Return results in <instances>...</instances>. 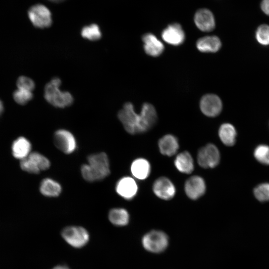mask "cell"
Returning a JSON list of instances; mask_svg holds the SVG:
<instances>
[{
	"mask_svg": "<svg viewBox=\"0 0 269 269\" xmlns=\"http://www.w3.org/2000/svg\"><path fill=\"white\" fill-rule=\"evenodd\" d=\"M118 118L127 133L136 134L150 130L155 125L157 116L155 108L151 104L144 103L140 112L137 113L133 104L127 102L119 111Z\"/></svg>",
	"mask_w": 269,
	"mask_h": 269,
	"instance_id": "1",
	"label": "cell"
},
{
	"mask_svg": "<svg viewBox=\"0 0 269 269\" xmlns=\"http://www.w3.org/2000/svg\"><path fill=\"white\" fill-rule=\"evenodd\" d=\"M87 161L80 169L82 176L86 181L93 182L101 180L110 174L109 159L106 153L91 154L87 157Z\"/></svg>",
	"mask_w": 269,
	"mask_h": 269,
	"instance_id": "2",
	"label": "cell"
},
{
	"mask_svg": "<svg viewBox=\"0 0 269 269\" xmlns=\"http://www.w3.org/2000/svg\"><path fill=\"white\" fill-rule=\"evenodd\" d=\"M61 85L60 78L55 77L52 79L44 87V96L47 102L51 105L64 108L71 105L74 98L70 93L60 89Z\"/></svg>",
	"mask_w": 269,
	"mask_h": 269,
	"instance_id": "3",
	"label": "cell"
},
{
	"mask_svg": "<svg viewBox=\"0 0 269 269\" xmlns=\"http://www.w3.org/2000/svg\"><path fill=\"white\" fill-rule=\"evenodd\" d=\"M169 239L167 234L160 230H152L142 238L141 243L147 251L159 254L164 251L168 247Z\"/></svg>",
	"mask_w": 269,
	"mask_h": 269,
	"instance_id": "4",
	"label": "cell"
},
{
	"mask_svg": "<svg viewBox=\"0 0 269 269\" xmlns=\"http://www.w3.org/2000/svg\"><path fill=\"white\" fill-rule=\"evenodd\" d=\"M27 15L32 25L36 28H47L52 24L51 12L43 4L36 3L31 5L27 10Z\"/></svg>",
	"mask_w": 269,
	"mask_h": 269,
	"instance_id": "5",
	"label": "cell"
},
{
	"mask_svg": "<svg viewBox=\"0 0 269 269\" xmlns=\"http://www.w3.org/2000/svg\"><path fill=\"white\" fill-rule=\"evenodd\" d=\"M61 236L69 245L75 248H81L85 246L90 238L86 229L77 226L64 228L61 232Z\"/></svg>",
	"mask_w": 269,
	"mask_h": 269,
	"instance_id": "6",
	"label": "cell"
},
{
	"mask_svg": "<svg viewBox=\"0 0 269 269\" xmlns=\"http://www.w3.org/2000/svg\"><path fill=\"white\" fill-rule=\"evenodd\" d=\"M220 158L219 149L216 145L211 143L201 147L197 153V163L204 168L216 167L219 164Z\"/></svg>",
	"mask_w": 269,
	"mask_h": 269,
	"instance_id": "7",
	"label": "cell"
},
{
	"mask_svg": "<svg viewBox=\"0 0 269 269\" xmlns=\"http://www.w3.org/2000/svg\"><path fill=\"white\" fill-rule=\"evenodd\" d=\"M21 168L27 172L38 174L48 169L50 166L49 160L38 152H32L25 158L20 160Z\"/></svg>",
	"mask_w": 269,
	"mask_h": 269,
	"instance_id": "8",
	"label": "cell"
},
{
	"mask_svg": "<svg viewBox=\"0 0 269 269\" xmlns=\"http://www.w3.org/2000/svg\"><path fill=\"white\" fill-rule=\"evenodd\" d=\"M56 147L65 154H71L77 149V144L73 134L65 129H59L54 134Z\"/></svg>",
	"mask_w": 269,
	"mask_h": 269,
	"instance_id": "9",
	"label": "cell"
},
{
	"mask_svg": "<svg viewBox=\"0 0 269 269\" xmlns=\"http://www.w3.org/2000/svg\"><path fill=\"white\" fill-rule=\"evenodd\" d=\"M117 193L126 200H131L137 194L138 187L135 179L126 176L120 178L115 186Z\"/></svg>",
	"mask_w": 269,
	"mask_h": 269,
	"instance_id": "10",
	"label": "cell"
},
{
	"mask_svg": "<svg viewBox=\"0 0 269 269\" xmlns=\"http://www.w3.org/2000/svg\"><path fill=\"white\" fill-rule=\"evenodd\" d=\"M152 191L158 198L169 200L176 194V188L173 182L167 177L162 176L156 179L152 185Z\"/></svg>",
	"mask_w": 269,
	"mask_h": 269,
	"instance_id": "11",
	"label": "cell"
},
{
	"mask_svg": "<svg viewBox=\"0 0 269 269\" xmlns=\"http://www.w3.org/2000/svg\"><path fill=\"white\" fill-rule=\"evenodd\" d=\"M222 102L220 98L213 94L204 95L200 102L201 112L209 117H215L218 116L222 111Z\"/></svg>",
	"mask_w": 269,
	"mask_h": 269,
	"instance_id": "12",
	"label": "cell"
},
{
	"mask_svg": "<svg viewBox=\"0 0 269 269\" xmlns=\"http://www.w3.org/2000/svg\"><path fill=\"white\" fill-rule=\"evenodd\" d=\"M206 185L204 179L198 175L189 178L184 184V191L187 196L195 200L201 197L205 193Z\"/></svg>",
	"mask_w": 269,
	"mask_h": 269,
	"instance_id": "13",
	"label": "cell"
},
{
	"mask_svg": "<svg viewBox=\"0 0 269 269\" xmlns=\"http://www.w3.org/2000/svg\"><path fill=\"white\" fill-rule=\"evenodd\" d=\"M161 37L166 43L173 46H178L184 42L185 34L180 24L173 23L168 25L162 30Z\"/></svg>",
	"mask_w": 269,
	"mask_h": 269,
	"instance_id": "14",
	"label": "cell"
},
{
	"mask_svg": "<svg viewBox=\"0 0 269 269\" xmlns=\"http://www.w3.org/2000/svg\"><path fill=\"white\" fill-rule=\"evenodd\" d=\"M194 23L202 31L210 32L215 27V20L213 13L208 9H198L194 16Z\"/></svg>",
	"mask_w": 269,
	"mask_h": 269,
	"instance_id": "15",
	"label": "cell"
},
{
	"mask_svg": "<svg viewBox=\"0 0 269 269\" xmlns=\"http://www.w3.org/2000/svg\"><path fill=\"white\" fill-rule=\"evenodd\" d=\"M142 40L143 49L146 54L152 57H158L164 51V46L155 35L151 33L143 35Z\"/></svg>",
	"mask_w": 269,
	"mask_h": 269,
	"instance_id": "16",
	"label": "cell"
},
{
	"mask_svg": "<svg viewBox=\"0 0 269 269\" xmlns=\"http://www.w3.org/2000/svg\"><path fill=\"white\" fill-rule=\"evenodd\" d=\"M151 165L145 158L138 157L131 163L130 171L133 176L138 180H143L148 177L151 173Z\"/></svg>",
	"mask_w": 269,
	"mask_h": 269,
	"instance_id": "17",
	"label": "cell"
},
{
	"mask_svg": "<svg viewBox=\"0 0 269 269\" xmlns=\"http://www.w3.org/2000/svg\"><path fill=\"white\" fill-rule=\"evenodd\" d=\"M158 146L160 152L162 155L171 156L176 153L179 144L175 136L171 134H167L159 139Z\"/></svg>",
	"mask_w": 269,
	"mask_h": 269,
	"instance_id": "18",
	"label": "cell"
},
{
	"mask_svg": "<svg viewBox=\"0 0 269 269\" xmlns=\"http://www.w3.org/2000/svg\"><path fill=\"white\" fill-rule=\"evenodd\" d=\"M198 50L204 53H214L221 48L222 44L220 38L215 35L202 37L196 43Z\"/></svg>",
	"mask_w": 269,
	"mask_h": 269,
	"instance_id": "19",
	"label": "cell"
},
{
	"mask_svg": "<svg viewBox=\"0 0 269 269\" xmlns=\"http://www.w3.org/2000/svg\"><path fill=\"white\" fill-rule=\"evenodd\" d=\"M176 168L182 173L190 174L194 169L193 159L187 151H182L176 156L174 161Z\"/></svg>",
	"mask_w": 269,
	"mask_h": 269,
	"instance_id": "20",
	"label": "cell"
},
{
	"mask_svg": "<svg viewBox=\"0 0 269 269\" xmlns=\"http://www.w3.org/2000/svg\"><path fill=\"white\" fill-rule=\"evenodd\" d=\"M31 144L25 137L20 136L13 141L11 150L13 156L19 159L26 157L31 152Z\"/></svg>",
	"mask_w": 269,
	"mask_h": 269,
	"instance_id": "21",
	"label": "cell"
},
{
	"mask_svg": "<svg viewBox=\"0 0 269 269\" xmlns=\"http://www.w3.org/2000/svg\"><path fill=\"white\" fill-rule=\"evenodd\" d=\"M62 187L56 180L50 178L43 179L40 184L39 191L44 196L48 197H56L61 193Z\"/></svg>",
	"mask_w": 269,
	"mask_h": 269,
	"instance_id": "22",
	"label": "cell"
},
{
	"mask_svg": "<svg viewBox=\"0 0 269 269\" xmlns=\"http://www.w3.org/2000/svg\"><path fill=\"white\" fill-rule=\"evenodd\" d=\"M218 135L221 142L226 146H233L236 142L237 132L231 124H222L218 131Z\"/></svg>",
	"mask_w": 269,
	"mask_h": 269,
	"instance_id": "23",
	"label": "cell"
},
{
	"mask_svg": "<svg viewBox=\"0 0 269 269\" xmlns=\"http://www.w3.org/2000/svg\"><path fill=\"white\" fill-rule=\"evenodd\" d=\"M108 218L110 222L116 226H125L130 221V214L124 208H114L109 212Z\"/></svg>",
	"mask_w": 269,
	"mask_h": 269,
	"instance_id": "24",
	"label": "cell"
},
{
	"mask_svg": "<svg viewBox=\"0 0 269 269\" xmlns=\"http://www.w3.org/2000/svg\"><path fill=\"white\" fill-rule=\"evenodd\" d=\"M81 36L91 41H96L102 37V32L99 26L95 23L83 27L81 31Z\"/></svg>",
	"mask_w": 269,
	"mask_h": 269,
	"instance_id": "25",
	"label": "cell"
},
{
	"mask_svg": "<svg viewBox=\"0 0 269 269\" xmlns=\"http://www.w3.org/2000/svg\"><path fill=\"white\" fill-rule=\"evenodd\" d=\"M254 156L260 162L269 164V146L267 145H260L255 150Z\"/></svg>",
	"mask_w": 269,
	"mask_h": 269,
	"instance_id": "26",
	"label": "cell"
},
{
	"mask_svg": "<svg viewBox=\"0 0 269 269\" xmlns=\"http://www.w3.org/2000/svg\"><path fill=\"white\" fill-rule=\"evenodd\" d=\"M258 42L263 45H269V25L262 24L259 26L256 32Z\"/></svg>",
	"mask_w": 269,
	"mask_h": 269,
	"instance_id": "27",
	"label": "cell"
},
{
	"mask_svg": "<svg viewBox=\"0 0 269 269\" xmlns=\"http://www.w3.org/2000/svg\"><path fill=\"white\" fill-rule=\"evenodd\" d=\"M14 101L20 105H24L33 98L31 91L21 89H17L13 94Z\"/></svg>",
	"mask_w": 269,
	"mask_h": 269,
	"instance_id": "28",
	"label": "cell"
},
{
	"mask_svg": "<svg viewBox=\"0 0 269 269\" xmlns=\"http://www.w3.org/2000/svg\"><path fill=\"white\" fill-rule=\"evenodd\" d=\"M256 198L260 201L269 200V184L263 183L257 186L254 191Z\"/></svg>",
	"mask_w": 269,
	"mask_h": 269,
	"instance_id": "29",
	"label": "cell"
},
{
	"mask_svg": "<svg viewBox=\"0 0 269 269\" xmlns=\"http://www.w3.org/2000/svg\"><path fill=\"white\" fill-rule=\"evenodd\" d=\"M17 88L31 91L35 88L34 81L30 78L26 76H20L17 80Z\"/></svg>",
	"mask_w": 269,
	"mask_h": 269,
	"instance_id": "30",
	"label": "cell"
},
{
	"mask_svg": "<svg viewBox=\"0 0 269 269\" xmlns=\"http://www.w3.org/2000/svg\"><path fill=\"white\" fill-rule=\"evenodd\" d=\"M261 7L265 14L269 15V0H263L261 3Z\"/></svg>",
	"mask_w": 269,
	"mask_h": 269,
	"instance_id": "31",
	"label": "cell"
},
{
	"mask_svg": "<svg viewBox=\"0 0 269 269\" xmlns=\"http://www.w3.org/2000/svg\"><path fill=\"white\" fill-rule=\"evenodd\" d=\"M52 269H70L67 266L65 265H58Z\"/></svg>",
	"mask_w": 269,
	"mask_h": 269,
	"instance_id": "32",
	"label": "cell"
},
{
	"mask_svg": "<svg viewBox=\"0 0 269 269\" xmlns=\"http://www.w3.org/2000/svg\"><path fill=\"white\" fill-rule=\"evenodd\" d=\"M3 105L2 101L0 100V116L2 114L3 111Z\"/></svg>",
	"mask_w": 269,
	"mask_h": 269,
	"instance_id": "33",
	"label": "cell"
},
{
	"mask_svg": "<svg viewBox=\"0 0 269 269\" xmlns=\"http://www.w3.org/2000/svg\"><path fill=\"white\" fill-rule=\"evenodd\" d=\"M51 2H60V0H48Z\"/></svg>",
	"mask_w": 269,
	"mask_h": 269,
	"instance_id": "34",
	"label": "cell"
},
{
	"mask_svg": "<svg viewBox=\"0 0 269 269\" xmlns=\"http://www.w3.org/2000/svg\"><path fill=\"white\" fill-rule=\"evenodd\" d=\"M60 0V2H61V1H63L64 0Z\"/></svg>",
	"mask_w": 269,
	"mask_h": 269,
	"instance_id": "35",
	"label": "cell"
}]
</instances>
